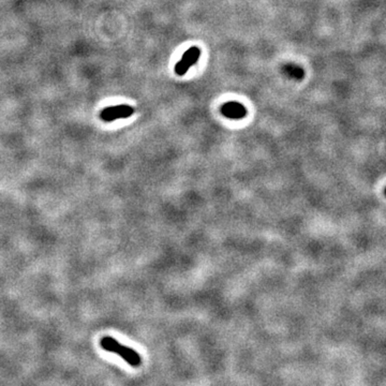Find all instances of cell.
Segmentation results:
<instances>
[{
  "mask_svg": "<svg viewBox=\"0 0 386 386\" xmlns=\"http://www.w3.org/2000/svg\"><path fill=\"white\" fill-rule=\"evenodd\" d=\"M221 113L230 119H243L247 116L246 107L237 101H230L221 106Z\"/></svg>",
  "mask_w": 386,
  "mask_h": 386,
  "instance_id": "cell-4",
  "label": "cell"
},
{
  "mask_svg": "<svg viewBox=\"0 0 386 386\" xmlns=\"http://www.w3.org/2000/svg\"><path fill=\"white\" fill-rule=\"evenodd\" d=\"M133 112V107L126 104L110 106L101 111V113H100V118L105 122H112L119 118H128L130 116H132Z\"/></svg>",
  "mask_w": 386,
  "mask_h": 386,
  "instance_id": "cell-3",
  "label": "cell"
},
{
  "mask_svg": "<svg viewBox=\"0 0 386 386\" xmlns=\"http://www.w3.org/2000/svg\"><path fill=\"white\" fill-rule=\"evenodd\" d=\"M100 345L107 352L119 355L120 357H122L132 367H138L141 365L142 359L140 354L135 352L133 349H130L128 346L120 344L116 339L112 337H103L101 341H100Z\"/></svg>",
  "mask_w": 386,
  "mask_h": 386,
  "instance_id": "cell-1",
  "label": "cell"
},
{
  "mask_svg": "<svg viewBox=\"0 0 386 386\" xmlns=\"http://www.w3.org/2000/svg\"><path fill=\"white\" fill-rule=\"evenodd\" d=\"M201 56V50L197 46H192L186 53L183 54L181 59L175 66V73L179 76H182L188 72L189 69L196 65Z\"/></svg>",
  "mask_w": 386,
  "mask_h": 386,
  "instance_id": "cell-2",
  "label": "cell"
},
{
  "mask_svg": "<svg viewBox=\"0 0 386 386\" xmlns=\"http://www.w3.org/2000/svg\"><path fill=\"white\" fill-rule=\"evenodd\" d=\"M283 71L284 73L287 74L289 77H291V79H295V80H302L304 75H305V72L302 68H300L299 66H296L294 64H290V65H285L283 68Z\"/></svg>",
  "mask_w": 386,
  "mask_h": 386,
  "instance_id": "cell-5",
  "label": "cell"
}]
</instances>
